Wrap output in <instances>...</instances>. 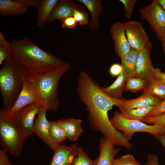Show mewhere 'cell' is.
<instances>
[{
    "instance_id": "obj_7",
    "label": "cell",
    "mask_w": 165,
    "mask_h": 165,
    "mask_svg": "<svg viewBox=\"0 0 165 165\" xmlns=\"http://www.w3.org/2000/svg\"><path fill=\"white\" fill-rule=\"evenodd\" d=\"M141 19L146 21L158 37L165 27V12L156 1L140 9Z\"/></svg>"
},
{
    "instance_id": "obj_35",
    "label": "cell",
    "mask_w": 165,
    "mask_h": 165,
    "mask_svg": "<svg viewBox=\"0 0 165 165\" xmlns=\"http://www.w3.org/2000/svg\"><path fill=\"white\" fill-rule=\"evenodd\" d=\"M61 21L62 28L64 29H75L78 24L73 16L66 18Z\"/></svg>"
},
{
    "instance_id": "obj_18",
    "label": "cell",
    "mask_w": 165,
    "mask_h": 165,
    "mask_svg": "<svg viewBox=\"0 0 165 165\" xmlns=\"http://www.w3.org/2000/svg\"><path fill=\"white\" fill-rule=\"evenodd\" d=\"M74 9L84 10L81 6L69 0H59L48 18L47 22L60 20L73 16Z\"/></svg>"
},
{
    "instance_id": "obj_33",
    "label": "cell",
    "mask_w": 165,
    "mask_h": 165,
    "mask_svg": "<svg viewBox=\"0 0 165 165\" xmlns=\"http://www.w3.org/2000/svg\"><path fill=\"white\" fill-rule=\"evenodd\" d=\"M123 5L125 10V16L127 19L131 17L136 0H119Z\"/></svg>"
},
{
    "instance_id": "obj_17",
    "label": "cell",
    "mask_w": 165,
    "mask_h": 165,
    "mask_svg": "<svg viewBox=\"0 0 165 165\" xmlns=\"http://www.w3.org/2000/svg\"><path fill=\"white\" fill-rule=\"evenodd\" d=\"M33 4L32 0H0V15L5 16L23 14Z\"/></svg>"
},
{
    "instance_id": "obj_10",
    "label": "cell",
    "mask_w": 165,
    "mask_h": 165,
    "mask_svg": "<svg viewBox=\"0 0 165 165\" xmlns=\"http://www.w3.org/2000/svg\"><path fill=\"white\" fill-rule=\"evenodd\" d=\"M37 95L35 88L27 78L24 80L22 89L15 102L8 110L3 109L0 111L8 115L14 116L26 106L37 102Z\"/></svg>"
},
{
    "instance_id": "obj_23",
    "label": "cell",
    "mask_w": 165,
    "mask_h": 165,
    "mask_svg": "<svg viewBox=\"0 0 165 165\" xmlns=\"http://www.w3.org/2000/svg\"><path fill=\"white\" fill-rule=\"evenodd\" d=\"M59 0H43L38 9L36 22L37 26L43 27Z\"/></svg>"
},
{
    "instance_id": "obj_16",
    "label": "cell",
    "mask_w": 165,
    "mask_h": 165,
    "mask_svg": "<svg viewBox=\"0 0 165 165\" xmlns=\"http://www.w3.org/2000/svg\"><path fill=\"white\" fill-rule=\"evenodd\" d=\"M115 144L108 138L103 137L99 139V153L96 159L97 165H111L120 149L114 147Z\"/></svg>"
},
{
    "instance_id": "obj_44",
    "label": "cell",
    "mask_w": 165,
    "mask_h": 165,
    "mask_svg": "<svg viewBox=\"0 0 165 165\" xmlns=\"http://www.w3.org/2000/svg\"><path fill=\"white\" fill-rule=\"evenodd\" d=\"M163 72L164 73H165V70L164 72Z\"/></svg>"
},
{
    "instance_id": "obj_22",
    "label": "cell",
    "mask_w": 165,
    "mask_h": 165,
    "mask_svg": "<svg viewBox=\"0 0 165 165\" xmlns=\"http://www.w3.org/2000/svg\"><path fill=\"white\" fill-rule=\"evenodd\" d=\"M147 80V85L143 90L162 100L165 99V82L159 78L153 76Z\"/></svg>"
},
{
    "instance_id": "obj_31",
    "label": "cell",
    "mask_w": 165,
    "mask_h": 165,
    "mask_svg": "<svg viewBox=\"0 0 165 165\" xmlns=\"http://www.w3.org/2000/svg\"><path fill=\"white\" fill-rule=\"evenodd\" d=\"M73 16L81 26H86L88 23V13L84 10L74 9Z\"/></svg>"
},
{
    "instance_id": "obj_12",
    "label": "cell",
    "mask_w": 165,
    "mask_h": 165,
    "mask_svg": "<svg viewBox=\"0 0 165 165\" xmlns=\"http://www.w3.org/2000/svg\"><path fill=\"white\" fill-rule=\"evenodd\" d=\"M110 32L115 50L121 59L129 53L131 48L126 35L124 23L117 22L113 24Z\"/></svg>"
},
{
    "instance_id": "obj_38",
    "label": "cell",
    "mask_w": 165,
    "mask_h": 165,
    "mask_svg": "<svg viewBox=\"0 0 165 165\" xmlns=\"http://www.w3.org/2000/svg\"><path fill=\"white\" fill-rule=\"evenodd\" d=\"M147 160L148 165H160L159 160L157 156L154 153L148 154Z\"/></svg>"
},
{
    "instance_id": "obj_6",
    "label": "cell",
    "mask_w": 165,
    "mask_h": 165,
    "mask_svg": "<svg viewBox=\"0 0 165 165\" xmlns=\"http://www.w3.org/2000/svg\"><path fill=\"white\" fill-rule=\"evenodd\" d=\"M110 119L115 129L122 131L125 137L129 141L136 132L148 133L153 136L165 133L164 126L159 124H148L141 121L127 119L117 111L114 112Z\"/></svg>"
},
{
    "instance_id": "obj_1",
    "label": "cell",
    "mask_w": 165,
    "mask_h": 165,
    "mask_svg": "<svg viewBox=\"0 0 165 165\" xmlns=\"http://www.w3.org/2000/svg\"><path fill=\"white\" fill-rule=\"evenodd\" d=\"M76 90L80 100L85 106L91 127L101 134L115 145L128 148L131 145L123 133L112 126L108 113L114 106H117L119 99L107 95L100 84L84 71L79 74Z\"/></svg>"
},
{
    "instance_id": "obj_20",
    "label": "cell",
    "mask_w": 165,
    "mask_h": 165,
    "mask_svg": "<svg viewBox=\"0 0 165 165\" xmlns=\"http://www.w3.org/2000/svg\"><path fill=\"white\" fill-rule=\"evenodd\" d=\"M88 9L91 15L89 28L92 30L97 29L100 26L99 17L103 11L101 0H78Z\"/></svg>"
},
{
    "instance_id": "obj_28",
    "label": "cell",
    "mask_w": 165,
    "mask_h": 165,
    "mask_svg": "<svg viewBox=\"0 0 165 165\" xmlns=\"http://www.w3.org/2000/svg\"><path fill=\"white\" fill-rule=\"evenodd\" d=\"M11 56V43L6 39L2 33L0 31V64L2 65L9 57Z\"/></svg>"
},
{
    "instance_id": "obj_2",
    "label": "cell",
    "mask_w": 165,
    "mask_h": 165,
    "mask_svg": "<svg viewBox=\"0 0 165 165\" xmlns=\"http://www.w3.org/2000/svg\"><path fill=\"white\" fill-rule=\"evenodd\" d=\"M11 56L26 70L28 75L44 73L64 62L49 51L42 49L28 36L12 40Z\"/></svg>"
},
{
    "instance_id": "obj_32",
    "label": "cell",
    "mask_w": 165,
    "mask_h": 165,
    "mask_svg": "<svg viewBox=\"0 0 165 165\" xmlns=\"http://www.w3.org/2000/svg\"><path fill=\"white\" fill-rule=\"evenodd\" d=\"M141 121L150 124H159L165 126V112L156 116L145 117Z\"/></svg>"
},
{
    "instance_id": "obj_19",
    "label": "cell",
    "mask_w": 165,
    "mask_h": 165,
    "mask_svg": "<svg viewBox=\"0 0 165 165\" xmlns=\"http://www.w3.org/2000/svg\"><path fill=\"white\" fill-rule=\"evenodd\" d=\"M57 122L65 132L67 138L70 141H77L84 132L81 119L68 118Z\"/></svg>"
},
{
    "instance_id": "obj_4",
    "label": "cell",
    "mask_w": 165,
    "mask_h": 165,
    "mask_svg": "<svg viewBox=\"0 0 165 165\" xmlns=\"http://www.w3.org/2000/svg\"><path fill=\"white\" fill-rule=\"evenodd\" d=\"M0 69V91L3 109H9L20 93L28 74L12 56L3 63Z\"/></svg>"
},
{
    "instance_id": "obj_27",
    "label": "cell",
    "mask_w": 165,
    "mask_h": 165,
    "mask_svg": "<svg viewBox=\"0 0 165 165\" xmlns=\"http://www.w3.org/2000/svg\"><path fill=\"white\" fill-rule=\"evenodd\" d=\"M49 132L52 139L58 145L67 138L65 132L57 121H50Z\"/></svg>"
},
{
    "instance_id": "obj_14",
    "label": "cell",
    "mask_w": 165,
    "mask_h": 165,
    "mask_svg": "<svg viewBox=\"0 0 165 165\" xmlns=\"http://www.w3.org/2000/svg\"><path fill=\"white\" fill-rule=\"evenodd\" d=\"M79 149L76 144L69 146L60 145L54 151L49 165H72L78 155Z\"/></svg>"
},
{
    "instance_id": "obj_40",
    "label": "cell",
    "mask_w": 165,
    "mask_h": 165,
    "mask_svg": "<svg viewBox=\"0 0 165 165\" xmlns=\"http://www.w3.org/2000/svg\"><path fill=\"white\" fill-rule=\"evenodd\" d=\"M153 136L162 145L165 153V133Z\"/></svg>"
},
{
    "instance_id": "obj_13",
    "label": "cell",
    "mask_w": 165,
    "mask_h": 165,
    "mask_svg": "<svg viewBox=\"0 0 165 165\" xmlns=\"http://www.w3.org/2000/svg\"><path fill=\"white\" fill-rule=\"evenodd\" d=\"M152 48V44L150 41L143 49L139 51L134 76L147 79L154 75L155 68L152 65L150 57Z\"/></svg>"
},
{
    "instance_id": "obj_41",
    "label": "cell",
    "mask_w": 165,
    "mask_h": 165,
    "mask_svg": "<svg viewBox=\"0 0 165 165\" xmlns=\"http://www.w3.org/2000/svg\"><path fill=\"white\" fill-rule=\"evenodd\" d=\"M158 38L161 42L163 52L165 56V27Z\"/></svg>"
},
{
    "instance_id": "obj_5",
    "label": "cell",
    "mask_w": 165,
    "mask_h": 165,
    "mask_svg": "<svg viewBox=\"0 0 165 165\" xmlns=\"http://www.w3.org/2000/svg\"><path fill=\"white\" fill-rule=\"evenodd\" d=\"M0 136L3 148L15 157L19 156L26 138L16 115H8L0 111Z\"/></svg>"
},
{
    "instance_id": "obj_39",
    "label": "cell",
    "mask_w": 165,
    "mask_h": 165,
    "mask_svg": "<svg viewBox=\"0 0 165 165\" xmlns=\"http://www.w3.org/2000/svg\"><path fill=\"white\" fill-rule=\"evenodd\" d=\"M154 75L159 78L165 82V73L162 72L158 68H155L153 71Z\"/></svg>"
},
{
    "instance_id": "obj_24",
    "label": "cell",
    "mask_w": 165,
    "mask_h": 165,
    "mask_svg": "<svg viewBox=\"0 0 165 165\" xmlns=\"http://www.w3.org/2000/svg\"><path fill=\"white\" fill-rule=\"evenodd\" d=\"M126 80V78L121 72L112 84L102 87V90L106 94L112 98L120 99L124 90Z\"/></svg>"
},
{
    "instance_id": "obj_42",
    "label": "cell",
    "mask_w": 165,
    "mask_h": 165,
    "mask_svg": "<svg viewBox=\"0 0 165 165\" xmlns=\"http://www.w3.org/2000/svg\"><path fill=\"white\" fill-rule=\"evenodd\" d=\"M165 12V0H155Z\"/></svg>"
},
{
    "instance_id": "obj_9",
    "label": "cell",
    "mask_w": 165,
    "mask_h": 165,
    "mask_svg": "<svg viewBox=\"0 0 165 165\" xmlns=\"http://www.w3.org/2000/svg\"><path fill=\"white\" fill-rule=\"evenodd\" d=\"M41 107L37 102H34L25 107L15 115L20 128L25 138L33 134L35 117L39 113Z\"/></svg>"
},
{
    "instance_id": "obj_43",
    "label": "cell",
    "mask_w": 165,
    "mask_h": 165,
    "mask_svg": "<svg viewBox=\"0 0 165 165\" xmlns=\"http://www.w3.org/2000/svg\"><path fill=\"white\" fill-rule=\"evenodd\" d=\"M142 165H148L147 163H146L145 164H142Z\"/></svg>"
},
{
    "instance_id": "obj_30",
    "label": "cell",
    "mask_w": 165,
    "mask_h": 165,
    "mask_svg": "<svg viewBox=\"0 0 165 165\" xmlns=\"http://www.w3.org/2000/svg\"><path fill=\"white\" fill-rule=\"evenodd\" d=\"M111 165H142L134 156L130 154L123 155L115 159Z\"/></svg>"
},
{
    "instance_id": "obj_36",
    "label": "cell",
    "mask_w": 165,
    "mask_h": 165,
    "mask_svg": "<svg viewBox=\"0 0 165 165\" xmlns=\"http://www.w3.org/2000/svg\"><path fill=\"white\" fill-rule=\"evenodd\" d=\"M109 72L110 74L113 77L118 76L122 72V68L121 64L115 63L110 67Z\"/></svg>"
},
{
    "instance_id": "obj_8",
    "label": "cell",
    "mask_w": 165,
    "mask_h": 165,
    "mask_svg": "<svg viewBox=\"0 0 165 165\" xmlns=\"http://www.w3.org/2000/svg\"><path fill=\"white\" fill-rule=\"evenodd\" d=\"M126 35L131 48L140 51L150 41L141 24L132 20L124 23Z\"/></svg>"
},
{
    "instance_id": "obj_25",
    "label": "cell",
    "mask_w": 165,
    "mask_h": 165,
    "mask_svg": "<svg viewBox=\"0 0 165 165\" xmlns=\"http://www.w3.org/2000/svg\"><path fill=\"white\" fill-rule=\"evenodd\" d=\"M156 105H151L125 110L120 111V113L123 117L126 118L141 121Z\"/></svg>"
},
{
    "instance_id": "obj_37",
    "label": "cell",
    "mask_w": 165,
    "mask_h": 165,
    "mask_svg": "<svg viewBox=\"0 0 165 165\" xmlns=\"http://www.w3.org/2000/svg\"><path fill=\"white\" fill-rule=\"evenodd\" d=\"M7 152L3 148L0 150V165H12L9 156L7 154Z\"/></svg>"
},
{
    "instance_id": "obj_3",
    "label": "cell",
    "mask_w": 165,
    "mask_h": 165,
    "mask_svg": "<svg viewBox=\"0 0 165 165\" xmlns=\"http://www.w3.org/2000/svg\"><path fill=\"white\" fill-rule=\"evenodd\" d=\"M70 68L69 63L64 62L59 67L48 72L28 75L27 79L31 83L36 90L37 102L47 111H55L58 109L59 83Z\"/></svg>"
},
{
    "instance_id": "obj_29",
    "label": "cell",
    "mask_w": 165,
    "mask_h": 165,
    "mask_svg": "<svg viewBox=\"0 0 165 165\" xmlns=\"http://www.w3.org/2000/svg\"><path fill=\"white\" fill-rule=\"evenodd\" d=\"M72 165H97V161L90 158L83 148L79 147L78 155Z\"/></svg>"
},
{
    "instance_id": "obj_11",
    "label": "cell",
    "mask_w": 165,
    "mask_h": 165,
    "mask_svg": "<svg viewBox=\"0 0 165 165\" xmlns=\"http://www.w3.org/2000/svg\"><path fill=\"white\" fill-rule=\"evenodd\" d=\"M45 108L41 107L35 118L33 129V133L37 135L48 147L53 151L60 146L51 138L49 132L50 121L47 119Z\"/></svg>"
},
{
    "instance_id": "obj_15",
    "label": "cell",
    "mask_w": 165,
    "mask_h": 165,
    "mask_svg": "<svg viewBox=\"0 0 165 165\" xmlns=\"http://www.w3.org/2000/svg\"><path fill=\"white\" fill-rule=\"evenodd\" d=\"M163 100L150 94L144 93L134 99H124L120 98L118 106L120 111L138 108L158 105Z\"/></svg>"
},
{
    "instance_id": "obj_26",
    "label": "cell",
    "mask_w": 165,
    "mask_h": 165,
    "mask_svg": "<svg viewBox=\"0 0 165 165\" xmlns=\"http://www.w3.org/2000/svg\"><path fill=\"white\" fill-rule=\"evenodd\" d=\"M147 83V80L143 78L132 76L127 79L124 90L134 93L143 90Z\"/></svg>"
},
{
    "instance_id": "obj_21",
    "label": "cell",
    "mask_w": 165,
    "mask_h": 165,
    "mask_svg": "<svg viewBox=\"0 0 165 165\" xmlns=\"http://www.w3.org/2000/svg\"><path fill=\"white\" fill-rule=\"evenodd\" d=\"M139 51L131 48L130 52L121 59L122 73L127 78L134 76Z\"/></svg>"
},
{
    "instance_id": "obj_34",
    "label": "cell",
    "mask_w": 165,
    "mask_h": 165,
    "mask_svg": "<svg viewBox=\"0 0 165 165\" xmlns=\"http://www.w3.org/2000/svg\"><path fill=\"white\" fill-rule=\"evenodd\" d=\"M165 112V99L151 111L146 117H154Z\"/></svg>"
}]
</instances>
